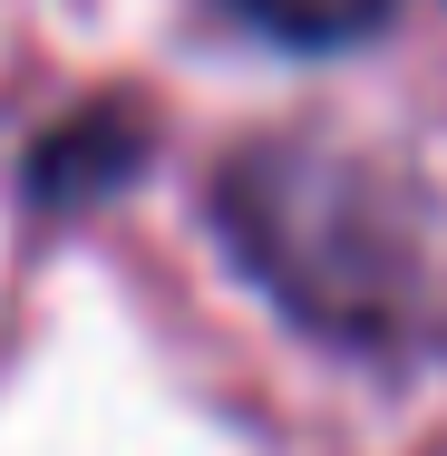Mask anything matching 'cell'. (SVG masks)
<instances>
[{
  "mask_svg": "<svg viewBox=\"0 0 447 456\" xmlns=\"http://www.w3.org/2000/svg\"><path fill=\"white\" fill-rule=\"evenodd\" d=\"M214 214H224V243L244 253V273L321 330H351V340L379 330L399 281H409L389 204L341 156H302V146L234 156L214 184Z\"/></svg>",
  "mask_w": 447,
  "mask_h": 456,
  "instance_id": "6da1fadb",
  "label": "cell"
},
{
  "mask_svg": "<svg viewBox=\"0 0 447 456\" xmlns=\"http://www.w3.org/2000/svg\"><path fill=\"white\" fill-rule=\"evenodd\" d=\"M137 166H146V117H137L127 97L79 107L69 126H49V136H39V156H29V204H39V214L97 204V194L137 184Z\"/></svg>",
  "mask_w": 447,
  "mask_h": 456,
  "instance_id": "7a4b0ae2",
  "label": "cell"
},
{
  "mask_svg": "<svg viewBox=\"0 0 447 456\" xmlns=\"http://www.w3.org/2000/svg\"><path fill=\"white\" fill-rule=\"evenodd\" d=\"M234 10L282 49H351L389 20V0H234Z\"/></svg>",
  "mask_w": 447,
  "mask_h": 456,
  "instance_id": "3957f363",
  "label": "cell"
}]
</instances>
